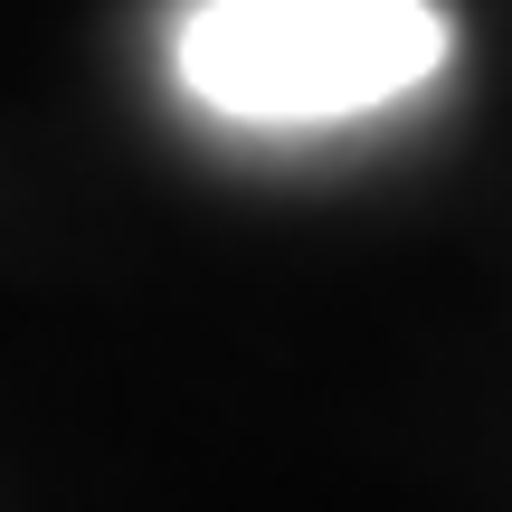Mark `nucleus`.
Returning <instances> with one entry per match:
<instances>
[{
    "instance_id": "f257e3e1",
    "label": "nucleus",
    "mask_w": 512,
    "mask_h": 512,
    "mask_svg": "<svg viewBox=\"0 0 512 512\" xmlns=\"http://www.w3.org/2000/svg\"><path fill=\"white\" fill-rule=\"evenodd\" d=\"M456 57L437 0H190L171 29L190 105L228 124H342L399 105Z\"/></svg>"
}]
</instances>
